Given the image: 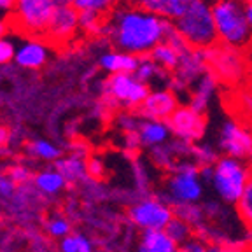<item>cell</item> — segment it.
<instances>
[{
    "mask_svg": "<svg viewBox=\"0 0 252 252\" xmlns=\"http://www.w3.org/2000/svg\"><path fill=\"white\" fill-rule=\"evenodd\" d=\"M244 11H245V18H247V23L252 28V4H244Z\"/></svg>",
    "mask_w": 252,
    "mask_h": 252,
    "instance_id": "obj_39",
    "label": "cell"
},
{
    "mask_svg": "<svg viewBox=\"0 0 252 252\" xmlns=\"http://www.w3.org/2000/svg\"><path fill=\"white\" fill-rule=\"evenodd\" d=\"M193 0H146L142 7L149 9L165 20L173 21L191 5Z\"/></svg>",
    "mask_w": 252,
    "mask_h": 252,
    "instance_id": "obj_23",
    "label": "cell"
},
{
    "mask_svg": "<svg viewBox=\"0 0 252 252\" xmlns=\"http://www.w3.org/2000/svg\"><path fill=\"white\" fill-rule=\"evenodd\" d=\"M133 74L137 75L140 81L149 84L151 88H153V84H156V88L168 86V81H170L168 72L163 70L161 67H158L156 63L151 60L149 55H144L138 58L137 68L133 70Z\"/></svg>",
    "mask_w": 252,
    "mask_h": 252,
    "instance_id": "obj_22",
    "label": "cell"
},
{
    "mask_svg": "<svg viewBox=\"0 0 252 252\" xmlns=\"http://www.w3.org/2000/svg\"><path fill=\"white\" fill-rule=\"evenodd\" d=\"M121 2H126V4H131V5H144L146 0H121Z\"/></svg>",
    "mask_w": 252,
    "mask_h": 252,
    "instance_id": "obj_43",
    "label": "cell"
},
{
    "mask_svg": "<svg viewBox=\"0 0 252 252\" xmlns=\"http://www.w3.org/2000/svg\"><path fill=\"white\" fill-rule=\"evenodd\" d=\"M49 58H51V44L39 35H28V39L21 40L16 46L12 63L21 70L35 72L46 67Z\"/></svg>",
    "mask_w": 252,
    "mask_h": 252,
    "instance_id": "obj_14",
    "label": "cell"
},
{
    "mask_svg": "<svg viewBox=\"0 0 252 252\" xmlns=\"http://www.w3.org/2000/svg\"><path fill=\"white\" fill-rule=\"evenodd\" d=\"M79 33V11L72 4H58L47 21L44 39L51 46H67Z\"/></svg>",
    "mask_w": 252,
    "mask_h": 252,
    "instance_id": "obj_13",
    "label": "cell"
},
{
    "mask_svg": "<svg viewBox=\"0 0 252 252\" xmlns=\"http://www.w3.org/2000/svg\"><path fill=\"white\" fill-rule=\"evenodd\" d=\"M140 56H135L131 53L121 51L116 47H110L107 51L100 53L96 65L103 74H133L137 68V63Z\"/></svg>",
    "mask_w": 252,
    "mask_h": 252,
    "instance_id": "obj_18",
    "label": "cell"
},
{
    "mask_svg": "<svg viewBox=\"0 0 252 252\" xmlns=\"http://www.w3.org/2000/svg\"><path fill=\"white\" fill-rule=\"evenodd\" d=\"M207 184L198 166H182L166 173L159 196H163L172 207L186 203H198L205 198Z\"/></svg>",
    "mask_w": 252,
    "mask_h": 252,
    "instance_id": "obj_6",
    "label": "cell"
},
{
    "mask_svg": "<svg viewBox=\"0 0 252 252\" xmlns=\"http://www.w3.org/2000/svg\"><path fill=\"white\" fill-rule=\"evenodd\" d=\"M201 175L214 196L233 207L252 175V163L240 158L219 154L216 161L201 168Z\"/></svg>",
    "mask_w": 252,
    "mask_h": 252,
    "instance_id": "obj_2",
    "label": "cell"
},
{
    "mask_svg": "<svg viewBox=\"0 0 252 252\" xmlns=\"http://www.w3.org/2000/svg\"><path fill=\"white\" fill-rule=\"evenodd\" d=\"M16 191V184L11 181V177H0V196L11 198Z\"/></svg>",
    "mask_w": 252,
    "mask_h": 252,
    "instance_id": "obj_37",
    "label": "cell"
},
{
    "mask_svg": "<svg viewBox=\"0 0 252 252\" xmlns=\"http://www.w3.org/2000/svg\"><path fill=\"white\" fill-rule=\"evenodd\" d=\"M16 44L9 37L0 35V67H7L14 60Z\"/></svg>",
    "mask_w": 252,
    "mask_h": 252,
    "instance_id": "obj_31",
    "label": "cell"
},
{
    "mask_svg": "<svg viewBox=\"0 0 252 252\" xmlns=\"http://www.w3.org/2000/svg\"><path fill=\"white\" fill-rule=\"evenodd\" d=\"M5 32H7V23L2 20V16H0V35H5Z\"/></svg>",
    "mask_w": 252,
    "mask_h": 252,
    "instance_id": "obj_42",
    "label": "cell"
},
{
    "mask_svg": "<svg viewBox=\"0 0 252 252\" xmlns=\"http://www.w3.org/2000/svg\"><path fill=\"white\" fill-rule=\"evenodd\" d=\"M173 216V207L159 194L142 196L128 209V219L140 231L165 229Z\"/></svg>",
    "mask_w": 252,
    "mask_h": 252,
    "instance_id": "obj_10",
    "label": "cell"
},
{
    "mask_svg": "<svg viewBox=\"0 0 252 252\" xmlns=\"http://www.w3.org/2000/svg\"><path fill=\"white\" fill-rule=\"evenodd\" d=\"M7 140H9V131H7V128H0V146L7 144Z\"/></svg>",
    "mask_w": 252,
    "mask_h": 252,
    "instance_id": "obj_40",
    "label": "cell"
},
{
    "mask_svg": "<svg viewBox=\"0 0 252 252\" xmlns=\"http://www.w3.org/2000/svg\"><path fill=\"white\" fill-rule=\"evenodd\" d=\"M251 163H252V159H251Z\"/></svg>",
    "mask_w": 252,
    "mask_h": 252,
    "instance_id": "obj_48",
    "label": "cell"
},
{
    "mask_svg": "<svg viewBox=\"0 0 252 252\" xmlns=\"http://www.w3.org/2000/svg\"><path fill=\"white\" fill-rule=\"evenodd\" d=\"M60 251L62 252H94L93 244L88 240L86 236L75 235V233H68L67 236H63L60 242Z\"/></svg>",
    "mask_w": 252,
    "mask_h": 252,
    "instance_id": "obj_30",
    "label": "cell"
},
{
    "mask_svg": "<svg viewBox=\"0 0 252 252\" xmlns=\"http://www.w3.org/2000/svg\"><path fill=\"white\" fill-rule=\"evenodd\" d=\"M216 149L219 154L240 159H252V125L228 112L217 128Z\"/></svg>",
    "mask_w": 252,
    "mask_h": 252,
    "instance_id": "obj_8",
    "label": "cell"
},
{
    "mask_svg": "<svg viewBox=\"0 0 252 252\" xmlns=\"http://www.w3.org/2000/svg\"><path fill=\"white\" fill-rule=\"evenodd\" d=\"M233 210H235L236 217H238L240 222L244 224V228L247 229L249 233H252V175L249 177L240 198L233 205Z\"/></svg>",
    "mask_w": 252,
    "mask_h": 252,
    "instance_id": "obj_24",
    "label": "cell"
},
{
    "mask_svg": "<svg viewBox=\"0 0 252 252\" xmlns=\"http://www.w3.org/2000/svg\"><path fill=\"white\" fill-rule=\"evenodd\" d=\"M12 7H14V0H0V16L11 14Z\"/></svg>",
    "mask_w": 252,
    "mask_h": 252,
    "instance_id": "obj_38",
    "label": "cell"
},
{
    "mask_svg": "<svg viewBox=\"0 0 252 252\" xmlns=\"http://www.w3.org/2000/svg\"><path fill=\"white\" fill-rule=\"evenodd\" d=\"M179 244L170 238L163 229L142 231L138 238L137 252H177Z\"/></svg>",
    "mask_w": 252,
    "mask_h": 252,
    "instance_id": "obj_21",
    "label": "cell"
},
{
    "mask_svg": "<svg viewBox=\"0 0 252 252\" xmlns=\"http://www.w3.org/2000/svg\"><path fill=\"white\" fill-rule=\"evenodd\" d=\"M172 30V21L142 5L119 2L103 20L102 37L110 47L131 53L135 56L149 55L165 40Z\"/></svg>",
    "mask_w": 252,
    "mask_h": 252,
    "instance_id": "obj_1",
    "label": "cell"
},
{
    "mask_svg": "<svg viewBox=\"0 0 252 252\" xmlns=\"http://www.w3.org/2000/svg\"><path fill=\"white\" fill-rule=\"evenodd\" d=\"M121 0H70V4L79 12H94V14L107 16Z\"/></svg>",
    "mask_w": 252,
    "mask_h": 252,
    "instance_id": "obj_26",
    "label": "cell"
},
{
    "mask_svg": "<svg viewBox=\"0 0 252 252\" xmlns=\"http://www.w3.org/2000/svg\"><path fill=\"white\" fill-rule=\"evenodd\" d=\"M70 222H68L65 217H53L49 222H47V231L49 235L55 236V238H63L70 233Z\"/></svg>",
    "mask_w": 252,
    "mask_h": 252,
    "instance_id": "obj_32",
    "label": "cell"
},
{
    "mask_svg": "<svg viewBox=\"0 0 252 252\" xmlns=\"http://www.w3.org/2000/svg\"><path fill=\"white\" fill-rule=\"evenodd\" d=\"M151 86L135 74H109L102 83L103 102L123 110H137Z\"/></svg>",
    "mask_w": 252,
    "mask_h": 252,
    "instance_id": "obj_7",
    "label": "cell"
},
{
    "mask_svg": "<svg viewBox=\"0 0 252 252\" xmlns=\"http://www.w3.org/2000/svg\"><path fill=\"white\" fill-rule=\"evenodd\" d=\"M219 91H220L219 81H217L212 72L207 70L191 84V88L188 90L184 98L188 105L194 107V109L200 110V112L209 114L210 105H212L214 98L219 94Z\"/></svg>",
    "mask_w": 252,
    "mask_h": 252,
    "instance_id": "obj_16",
    "label": "cell"
},
{
    "mask_svg": "<svg viewBox=\"0 0 252 252\" xmlns=\"http://www.w3.org/2000/svg\"><path fill=\"white\" fill-rule=\"evenodd\" d=\"M58 4H70V0H56Z\"/></svg>",
    "mask_w": 252,
    "mask_h": 252,
    "instance_id": "obj_44",
    "label": "cell"
},
{
    "mask_svg": "<svg viewBox=\"0 0 252 252\" xmlns=\"http://www.w3.org/2000/svg\"><path fill=\"white\" fill-rule=\"evenodd\" d=\"M207 67L226 91L242 86L252 75L251 53L217 42L207 49Z\"/></svg>",
    "mask_w": 252,
    "mask_h": 252,
    "instance_id": "obj_5",
    "label": "cell"
},
{
    "mask_svg": "<svg viewBox=\"0 0 252 252\" xmlns=\"http://www.w3.org/2000/svg\"><path fill=\"white\" fill-rule=\"evenodd\" d=\"M86 153H72L70 156L56 159V170L63 175L67 182H79L88 177L86 173Z\"/></svg>",
    "mask_w": 252,
    "mask_h": 252,
    "instance_id": "obj_20",
    "label": "cell"
},
{
    "mask_svg": "<svg viewBox=\"0 0 252 252\" xmlns=\"http://www.w3.org/2000/svg\"><path fill=\"white\" fill-rule=\"evenodd\" d=\"M235 252H252V242H245V244H242Z\"/></svg>",
    "mask_w": 252,
    "mask_h": 252,
    "instance_id": "obj_41",
    "label": "cell"
},
{
    "mask_svg": "<svg viewBox=\"0 0 252 252\" xmlns=\"http://www.w3.org/2000/svg\"><path fill=\"white\" fill-rule=\"evenodd\" d=\"M181 102H182L181 96L172 88L159 86V88H154V90L151 88L147 96L144 98V102L140 103V107L137 110L138 114L144 116V118L166 121Z\"/></svg>",
    "mask_w": 252,
    "mask_h": 252,
    "instance_id": "obj_15",
    "label": "cell"
},
{
    "mask_svg": "<svg viewBox=\"0 0 252 252\" xmlns=\"http://www.w3.org/2000/svg\"><path fill=\"white\" fill-rule=\"evenodd\" d=\"M28 153L33 158H37V159H44V161H56L62 156L60 147H56L53 142L44 140V138L30 142L28 144Z\"/></svg>",
    "mask_w": 252,
    "mask_h": 252,
    "instance_id": "obj_27",
    "label": "cell"
},
{
    "mask_svg": "<svg viewBox=\"0 0 252 252\" xmlns=\"http://www.w3.org/2000/svg\"><path fill=\"white\" fill-rule=\"evenodd\" d=\"M207 245H209V242L205 240V238H201V236H198V235H193L186 242L179 244L177 252H207Z\"/></svg>",
    "mask_w": 252,
    "mask_h": 252,
    "instance_id": "obj_33",
    "label": "cell"
},
{
    "mask_svg": "<svg viewBox=\"0 0 252 252\" xmlns=\"http://www.w3.org/2000/svg\"><path fill=\"white\" fill-rule=\"evenodd\" d=\"M163 231H165L175 244H182V242H186L188 238H191V236L194 235L193 228H191L184 219H181V217H177V216H173L172 219L168 220V224L165 226Z\"/></svg>",
    "mask_w": 252,
    "mask_h": 252,
    "instance_id": "obj_29",
    "label": "cell"
},
{
    "mask_svg": "<svg viewBox=\"0 0 252 252\" xmlns=\"http://www.w3.org/2000/svg\"><path fill=\"white\" fill-rule=\"evenodd\" d=\"M207 2H214V0H207Z\"/></svg>",
    "mask_w": 252,
    "mask_h": 252,
    "instance_id": "obj_46",
    "label": "cell"
},
{
    "mask_svg": "<svg viewBox=\"0 0 252 252\" xmlns=\"http://www.w3.org/2000/svg\"><path fill=\"white\" fill-rule=\"evenodd\" d=\"M245 244V242H244ZM242 244H226V242H209L207 252H235Z\"/></svg>",
    "mask_w": 252,
    "mask_h": 252,
    "instance_id": "obj_36",
    "label": "cell"
},
{
    "mask_svg": "<svg viewBox=\"0 0 252 252\" xmlns=\"http://www.w3.org/2000/svg\"><path fill=\"white\" fill-rule=\"evenodd\" d=\"M9 177H11V181L14 182L16 186L27 184V182L30 181V170L25 168V166H14V168H11V172H9Z\"/></svg>",
    "mask_w": 252,
    "mask_h": 252,
    "instance_id": "obj_35",
    "label": "cell"
},
{
    "mask_svg": "<svg viewBox=\"0 0 252 252\" xmlns=\"http://www.w3.org/2000/svg\"><path fill=\"white\" fill-rule=\"evenodd\" d=\"M103 20L105 16L94 14V12H79V32L100 39L103 30Z\"/></svg>",
    "mask_w": 252,
    "mask_h": 252,
    "instance_id": "obj_28",
    "label": "cell"
},
{
    "mask_svg": "<svg viewBox=\"0 0 252 252\" xmlns=\"http://www.w3.org/2000/svg\"><path fill=\"white\" fill-rule=\"evenodd\" d=\"M33 184L44 194H58L67 186V181L55 168V170H44V172L37 173L35 179H33Z\"/></svg>",
    "mask_w": 252,
    "mask_h": 252,
    "instance_id": "obj_25",
    "label": "cell"
},
{
    "mask_svg": "<svg viewBox=\"0 0 252 252\" xmlns=\"http://www.w3.org/2000/svg\"><path fill=\"white\" fill-rule=\"evenodd\" d=\"M56 5V0H14L11 21L18 32L42 37Z\"/></svg>",
    "mask_w": 252,
    "mask_h": 252,
    "instance_id": "obj_9",
    "label": "cell"
},
{
    "mask_svg": "<svg viewBox=\"0 0 252 252\" xmlns=\"http://www.w3.org/2000/svg\"><path fill=\"white\" fill-rule=\"evenodd\" d=\"M166 123H168L172 137L188 142V144L205 140L207 131H209V114L200 112L184 102L179 103L177 109L166 119Z\"/></svg>",
    "mask_w": 252,
    "mask_h": 252,
    "instance_id": "obj_11",
    "label": "cell"
},
{
    "mask_svg": "<svg viewBox=\"0 0 252 252\" xmlns=\"http://www.w3.org/2000/svg\"><path fill=\"white\" fill-rule=\"evenodd\" d=\"M207 70H209V67H207V49L203 51V49L186 47L175 68L170 72L168 88H172L182 100L188 90L191 88V84Z\"/></svg>",
    "mask_w": 252,
    "mask_h": 252,
    "instance_id": "obj_12",
    "label": "cell"
},
{
    "mask_svg": "<svg viewBox=\"0 0 252 252\" xmlns=\"http://www.w3.org/2000/svg\"><path fill=\"white\" fill-rule=\"evenodd\" d=\"M172 27L188 47L205 51L217 44L212 9L207 0H193L177 20L172 21Z\"/></svg>",
    "mask_w": 252,
    "mask_h": 252,
    "instance_id": "obj_4",
    "label": "cell"
},
{
    "mask_svg": "<svg viewBox=\"0 0 252 252\" xmlns=\"http://www.w3.org/2000/svg\"><path fill=\"white\" fill-rule=\"evenodd\" d=\"M242 4H252V0H240Z\"/></svg>",
    "mask_w": 252,
    "mask_h": 252,
    "instance_id": "obj_45",
    "label": "cell"
},
{
    "mask_svg": "<svg viewBox=\"0 0 252 252\" xmlns=\"http://www.w3.org/2000/svg\"><path fill=\"white\" fill-rule=\"evenodd\" d=\"M226 110L252 125V75L242 86L224 93Z\"/></svg>",
    "mask_w": 252,
    "mask_h": 252,
    "instance_id": "obj_19",
    "label": "cell"
},
{
    "mask_svg": "<svg viewBox=\"0 0 252 252\" xmlns=\"http://www.w3.org/2000/svg\"><path fill=\"white\" fill-rule=\"evenodd\" d=\"M217 42L229 47L252 51V28L245 18L240 0H214L210 2Z\"/></svg>",
    "mask_w": 252,
    "mask_h": 252,
    "instance_id": "obj_3",
    "label": "cell"
},
{
    "mask_svg": "<svg viewBox=\"0 0 252 252\" xmlns=\"http://www.w3.org/2000/svg\"><path fill=\"white\" fill-rule=\"evenodd\" d=\"M86 173H88V177L96 179V181L103 179V175H105V166H103L102 159H98L96 156L88 158L86 159Z\"/></svg>",
    "mask_w": 252,
    "mask_h": 252,
    "instance_id": "obj_34",
    "label": "cell"
},
{
    "mask_svg": "<svg viewBox=\"0 0 252 252\" xmlns=\"http://www.w3.org/2000/svg\"><path fill=\"white\" fill-rule=\"evenodd\" d=\"M251 58H252V51H251Z\"/></svg>",
    "mask_w": 252,
    "mask_h": 252,
    "instance_id": "obj_47",
    "label": "cell"
},
{
    "mask_svg": "<svg viewBox=\"0 0 252 252\" xmlns=\"http://www.w3.org/2000/svg\"><path fill=\"white\" fill-rule=\"evenodd\" d=\"M135 135H137L138 147L147 151L156 146H161V144H165L166 140L172 138L168 123L161 121V119L144 118V116H140V119H138Z\"/></svg>",
    "mask_w": 252,
    "mask_h": 252,
    "instance_id": "obj_17",
    "label": "cell"
}]
</instances>
